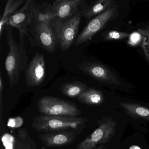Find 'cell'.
Returning a JSON list of instances; mask_svg holds the SVG:
<instances>
[{
	"label": "cell",
	"instance_id": "obj_25",
	"mask_svg": "<svg viewBox=\"0 0 149 149\" xmlns=\"http://www.w3.org/2000/svg\"><path fill=\"white\" fill-rule=\"evenodd\" d=\"M4 91V83L2 79L1 73H0V107L1 111H2V106H3V92Z\"/></svg>",
	"mask_w": 149,
	"mask_h": 149
},
{
	"label": "cell",
	"instance_id": "obj_18",
	"mask_svg": "<svg viewBox=\"0 0 149 149\" xmlns=\"http://www.w3.org/2000/svg\"><path fill=\"white\" fill-rule=\"evenodd\" d=\"M119 104L131 116L142 118L149 121V109L135 104L121 102Z\"/></svg>",
	"mask_w": 149,
	"mask_h": 149
},
{
	"label": "cell",
	"instance_id": "obj_20",
	"mask_svg": "<svg viewBox=\"0 0 149 149\" xmlns=\"http://www.w3.org/2000/svg\"><path fill=\"white\" fill-rule=\"evenodd\" d=\"M138 32L142 35V47L146 59L149 62V26L144 29H140Z\"/></svg>",
	"mask_w": 149,
	"mask_h": 149
},
{
	"label": "cell",
	"instance_id": "obj_13",
	"mask_svg": "<svg viewBox=\"0 0 149 149\" xmlns=\"http://www.w3.org/2000/svg\"><path fill=\"white\" fill-rule=\"evenodd\" d=\"M116 3V1L112 0H98L90 5H86L85 3L84 4L83 1L80 6L81 8L82 16L88 21L95 15L102 13L108 8L115 6Z\"/></svg>",
	"mask_w": 149,
	"mask_h": 149
},
{
	"label": "cell",
	"instance_id": "obj_11",
	"mask_svg": "<svg viewBox=\"0 0 149 149\" xmlns=\"http://www.w3.org/2000/svg\"><path fill=\"white\" fill-rule=\"evenodd\" d=\"M83 0H56L51 5V10L56 19L64 21L78 12Z\"/></svg>",
	"mask_w": 149,
	"mask_h": 149
},
{
	"label": "cell",
	"instance_id": "obj_3",
	"mask_svg": "<svg viewBox=\"0 0 149 149\" xmlns=\"http://www.w3.org/2000/svg\"><path fill=\"white\" fill-rule=\"evenodd\" d=\"M82 16L78 11L73 17L62 21L56 19L54 21L58 46L63 52L68 50L74 41L79 30Z\"/></svg>",
	"mask_w": 149,
	"mask_h": 149
},
{
	"label": "cell",
	"instance_id": "obj_1",
	"mask_svg": "<svg viewBox=\"0 0 149 149\" xmlns=\"http://www.w3.org/2000/svg\"><path fill=\"white\" fill-rule=\"evenodd\" d=\"M6 30L9 52L5 61V68L10 87L13 88L18 83L21 74L28 65V56L24 41L25 37H19L18 43L14 36L13 28L8 26Z\"/></svg>",
	"mask_w": 149,
	"mask_h": 149
},
{
	"label": "cell",
	"instance_id": "obj_23",
	"mask_svg": "<svg viewBox=\"0 0 149 149\" xmlns=\"http://www.w3.org/2000/svg\"><path fill=\"white\" fill-rule=\"evenodd\" d=\"M142 36L138 32H134L129 36L128 44L131 46H137L142 41Z\"/></svg>",
	"mask_w": 149,
	"mask_h": 149
},
{
	"label": "cell",
	"instance_id": "obj_16",
	"mask_svg": "<svg viewBox=\"0 0 149 149\" xmlns=\"http://www.w3.org/2000/svg\"><path fill=\"white\" fill-rule=\"evenodd\" d=\"M86 84L78 81L65 83L61 86L63 95L70 97H78L88 88Z\"/></svg>",
	"mask_w": 149,
	"mask_h": 149
},
{
	"label": "cell",
	"instance_id": "obj_8",
	"mask_svg": "<svg viewBox=\"0 0 149 149\" xmlns=\"http://www.w3.org/2000/svg\"><path fill=\"white\" fill-rule=\"evenodd\" d=\"M53 22L36 23L34 36L39 46L49 53H53L58 46Z\"/></svg>",
	"mask_w": 149,
	"mask_h": 149
},
{
	"label": "cell",
	"instance_id": "obj_4",
	"mask_svg": "<svg viewBox=\"0 0 149 149\" xmlns=\"http://www.w3.org/2000/svg\"><path fill=\"white\" fill-rule=\"evenodd\" d=\"M37 106L41 113L47 116L77 117L81 114L74 104L54 97H41L37 101Z\"/></svg>",
	"mask_w": 149,
	"mask_h": 149
},
{
	"label": "cell",
	"instance_id": "obj_24",
	"mask_svg": "<svg viewBox=\"0 0 149 149\" xmlns=\"http://www.w3.org/2000/svg\"><path fill=\"white\" fill-rule=\"evenodd\" d=\"M23 120L21 118L18 117L14 118H10L8 120V125L13 128L20 127L23 123Z\"/></svg>",
	"mask_w": 149,
	"mask_h": 149
},
{
	"label": "cell",
	"instance_id": "obj_2",
	"mask_svg": "<svg viewBox=\"0 0 149 149\" xmlns=\"http://www.w3.org/2000/svg\"><path fill=\"white\" fill-rule=\"evenodd\" d=\"M87 118L79 117L39 115L34 118V130L39 132L70 131L77 133L84 129Z\"/></svg>",
	"mask_w": 149,
	"mask_h": 149
},
{
	"label": "cell",
	"instance_id": "obj_14",
	"mask_svg": "<svg viewBox=\"0 0 149 149\" xmlns=\"http://www.w3.org/2000/svg\"><path fill=\"white\" fill-rule=\"evenodd\" d=\"M56 19L51 10V5L47 3H36L34 8V20L36 23L53 22Z\"/></svg>",
	"mask_w": 149,
	"mask_h": 149
},
{
	"label": "cell",
	"instance_id": "obj_7",
	"mask_svg": "<svg viewBox=\"0 0 149 149\" xmlns=\"http://www.w3.org/2000/svg\"><path fill=\"white\" fill-rule=\"evenodd\" d=\"M78 69L84 74L101 82L109 85H119L121 84L114 72L99 63L84 61L79 64Z\"/></svg>",
	"mask_w": 149,
	"mask_h": 149
},
{
	"label": "cell",
	"instance_id": "obj_12",
	"mask_svg": "<svg viewBox=\"0 0 149 149\" xmlns=\"http://www.w3.org/2000/svg\"><path fill=\"white\" fill-rule=\"evenodd\" d=\"M77 134L73 132H56L43 133L38 137L46 146L57 147L71 143L76 139Z\"/></svg>",
	"mask_w": 149,
	"mask_h": 149
},
{
	"label": "cell",
	"instance_id": "obj_26",
	"mask_svg": "<svg viewBox=\"0 0 149 149\" xmlns=\"http://www.w3.org/2000/svg\"><path fill=\"white\" fill-rule=\"evenodd\" d=\"M130 149H141L139 147L136 146H132L130 147Z\"/></svg>",
	"mask_w": 149,
	"mask_h": 149
},
{
	"label": "cell",
	"instance_id": "obj_9",
	"mask_svg": "<svg viewBox=\"0 0 149 149\" xmlns=\"http://www.w3.org/2000/svg\"><path fill=\"white\" fill-rule=\"evenodd\" d=\"M25 83L28 87L40 85L46 76L45 58L42 54L37 52L25 70Z\"/></svg>",
	"mask_w": 149,
	"mask_h": 149
},
{
	"label": "cell",
	"instance_id": "obj_21",
	"mask_svg": "<svg viewBox=\"0 0 149 149\" xmlns=\"http://www.w3.org/2000/svg\"><path fill=\"white\" fill-rule=\"evenodd\" d=\"M129 36L127 33L116 31L105 32L102 34V36L105 40H123L129 37Z\"/></svg>",
	"mask_w": 149,
	"mask_h": 149
},
{
	"label": "cell",
	"instance_id": "obj_19",
	"mask_svg": "<svg viewBox=\"0 0 149 149\" xmlns=\"http://www.w3.org/2000/svg\"><path fill=\"white\" fill-rule=\"evenodd\" d=\"M15 149H36V144L24 129L19 130L15 141Z\"/></svg>",
	"mask_w": 149,
	"mask_h": 149
},
{
	"label": "cell",
	"instance_id": "obj_6",
	"mask_svg": "<svg viewBox=\"0 0 149 149\" xmlns=\"http://www.w3.org/2000/svg\"><path fill=\"white\" fill-rule=\"evenodd\" d=\"M117 6H113L92 19L77 36L76 45L85 43L102 29L110 20L117 15Z\"/></svg>",
	"mask_w": 149,
	"mask_h": 149
},
{
	"label": "cell",
	"instance_id": "obj_15",
	"mask_svg": "<svg viewBox=\"0 0 149 149\" xmlns=\"http://www.w3.org/2000/svg\"><path fill=\"white\" fill-rule=\"evenodd\" d=\"M26 1V0H8L7 1L3 16L0 21V38L2 36L8 20Z\"/></svg>",
	"mask_w": 149,
	"mask_h": 149
},
{
	"label": "cell",
	"instance_id": "obj_17",
	"mask_svg": "<svg viewBox=\"0 0 149 149\" xmlns=\"http://www.w3.org/2000/svg\"><path fill=\"white\" fill-rule=\"evenodd\" d=\"M77 99L80 102L86 104L98 105L104 102V97L100 91L92 88H88L77 97Z\"/></svg>",
	"mask_w": 149,
	"mask_h": 149
},
{
	"label": "cell",
	"instance_id": "obj_22",
	"mask_svg": "<svg viewBox=\"0 0 149 149\" xmlns=\"http://www.w3.org/2000/svg\"><path fill=\"white\" fill-rule=\"evenodd\" d=\"M5 149H15V141L14 137L10 134L6 133L1 138Z\"/></svg>",
	"mask_w": 149,
	"mask_h": 149
},
{
	"label": "cell",
	"instance_id": "obj_10",
	"mask_svg": "<svg viewBox=\"0 0 149 149\" xmlns=\"http://www.w3.org/2000/svg\"><path fill=\"white\" fill-rule=\"evenodd\" d=\"M115 126L116 124L112 121L104 123L80 143L77 149H92L97 145L109 142L115 133Z\"/></svg>",
	"mask_w": 149,
	"mask_h": 149
},
{
	"label": "cell",
	"instance_id": "obj_5",
	"mask_svg": "<svg viewBox=\"0 0 149 149\" xmlns=\"http://www.w3.org/2000/svg\"><path fill=\"white\" fill-rule=\"evenodd\" d=\"M35 0H27L23 6L18 9L8 22L6 26L17 29L19 37L29 36L30 27L34 19Z\"/></svg>",
	"mask_w": 149,
	"mask_h": 149
}]
</instances>
